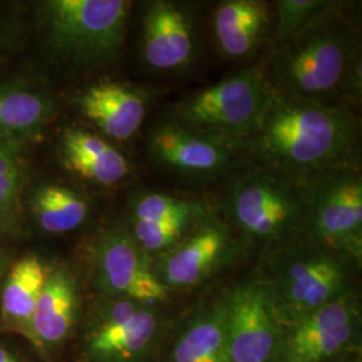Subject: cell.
<instances>
[{
    "mask_svg": "<svg viewBox=\"0 0 362 362\" xmlns=\"http://www.w3.org/2000/svg\"><path fill=\"white\" fill-rule=\"evenodd\" d=\"M357 118L342 105L274 94L257 130L242 145L290 180L346 167L357 140Z\"/></svg>",
    "mask_w": 362,
    "mask_h": 362,
    "instance_id": "6da1fadb",
    "label": "cell"
},
{
    "mask_svg": "<svg viewBox=\"0 0 362 362\" xmlns=\"http://www.w3.org/2000/svg\"><path fill=\"white\" fill-rule=\"evenodd\" d=\"M357 52L353 30L334 8L276 47L262 70L276 95L334 105L341 91L360 93Z\"/></svg>",
    "mask_w": 362,
    "mask_h": 362,
    "instance_id": "7a4b0ae2",
    "label": "cell"
},
{
    "mask_svg": "<svg viewBox=\"0 0 362 362\" xmlns=\"http://www.w3.org/2000/svg\"><path fill=\"white\" fill-rule=\"evenodd\" d=\"M130 6L127 0L42 3L39 16L49 58L73 70L112 64L124 46Z\"/></svg>",
    "mask_w": 362,
    "mask_h": 362,
    "instance_id": "3957f363",
    "label": "cell"
},
{
    "mask_svg": "<svg viewBox=\"0 0 362 362\" xmlns=\"http://www.w3.org/2000/svg\"><path fill=\"white\" fill-rule=\"evenodd\" d=\"M351 266L303 238L272 248L263 278L272 288L282 325L353 293Z\"/></svg>",
    "mask_w": 362,
    "mask_h": 362,
    "instance_id": "277c9868",
    "label": "cell"
},
{
    "mask_svg": "<svg viewBox=\"0 0 362 362\" xmlns=\"http://www.w3.org/2000/svg\"><path fill=\"white\" fill-rule=\"evenodd\" d=\"M163 339L158 306L98 296L83 315L78 362H155Z\"/></svg>",
    "mask_w": 362,
    "mask_h": 362,
    "instance_id": "5b68a950",
    "label": "cell"
},
{
    "mask_svg": "<svg viewBox=\"0 0 362 362\" xmlns=\"http://www.w3.org/2000/svg\"><path fill=\"white\" fill-rule=\"evenodd\" d=\"M272 97L263 70L252 67L180 103L170 122L231 146L242 145L258 128Z\"/></svg>",
    "mask_w": 362,
    "mask_h": 362,
    "instance_id": "8992f818",
    "label": "cell"
},
{
    "mask_svg": "<svg viewBox=\"0 0 362 362\" xmlns=\"http://www.w3.org/2000/svg\"><path fill=\"white\" fill-rule=\"evenodd\" d=\"M305 207L303 239L353 266L362 260V180L350 167L313 173L298 181Z\"/></svg>",
    "mask_w": 362,
    "mask_h": 362,
    "instance_id": "52a82bcc",
    "label": "cell"
},
{
    "mask_svg": "<svg viewBox=\"0 0 362 362\" xmlns=\"http://www.w3.org/2000/svg\"><path fill=\"white\" fill-rule=\"evenodd\" d=\"M230 214L247 240L258 246L272 250L303 236L299 184L269 169L250 172L233 184Z\"/></svg>",
    "mask_w": 362,
    "mask_h": 362,
    "instance_id": "ba28073f",
    "label": "cell"
},
{
    "mask_svg": "<svg viewBox=\"0 0 362 362\" xmlns=\"http://www.w3.org/2000/svg\"><path fill=\"white\" fill-rule=\"evenodd\" d=\"M224 296L231 362H278L284 325L266 279H247Z\"/></svg>",
    "mask_w": 362,
    "mask_h": 362,
    "instance_id": "9c48e42d",
    "label": "cell"
},
{
    "mask_svg": "<svg viewBox=\"0 0 362 362\" xmlns=\"http://www.w3.org/2000/svg\"><path fill=\"white\" fill-rule=\"evenodd\" d=\"M89 262L98 296L129 298L155 306L168 299V290L153 272L152 258L127 228L113 227L98 235L91 245Z\"/></svg>",
    "mask_w": 362,
    "mask_h": 362,
    "instance_id": "30bf717a",
    "label": "cell"
},
{
    "mask_svg": "<svg viewBox=\"0 0 362 362\" xmlns=\"http://www.w3.org/2000/svg\"><path fill=\"white\" fill-rule=\"evenodd\" d=\"M361 339V310L356 293L284 326L278 362H329L353 354Z\"/></svg>",
    "mask_w": 362,
    "mask_h": 362,
    "instance_id": "8fae6325",
    "label": "cell"
},
{
    "mask_svg": "<svg viewBox=\"0 0 362 362\" xmlns=\"http://www.w3.org/2000/svg\"><path fill=\"white\" fill-rule=\"evenodd\" d=\"M238 254V243L228 227L215 219L194 223L168 251L152 259L160 284L172 291H187L206 284L228 266Z\"/></svg>",
    "mask_w": 362,
    "mask_h": 362,
    "instance_id": "7c38bea8",
    "label": "cell"
},
{
    "mask_svg": "<svg viewBox=\"0 0 362 362\" xmlns=\"http://www.w3.org/2000/svg\"><path fill=\"white\" fill-rule=\"evenodd\" d=\"M81 297L74 275L65 266L52 267L33 317L37 353L52 360L74 334L81 314Z\"/></svg>",
    "mask_w": 362,
    "mask_h": 362,
    "instance_id": "4fadbf2b",
    "label": "cell"
},
{
    "mask_svg": "<svg viewBox=\"0 0 362 362\" xmlns=\"http://www.w3.org/2000/svg\"><path fill=\"white\" fill-rule=\"evenodd\" d=\"M233 148L216 139L168 122L151 134V155L163 167L194 176H211L230 168Z\"/></svg>",
    "mask_w": 362,
    "mask_h": 362,
    "instance_id": "5bb4252c",
    "label": "cell"
},
{
    "mask_svg": "<svg viewBox=\"0 0 362 362\" xmlns=\"http://www.w3.org/2000/svg\"><path fill=\"white\" fill-rule=\"evenodd\" d=\"M191 15L172 1H153L143 21L144 61L157 71H175L194 57Z\"/></svg>",
    "mask_w": 362,
    "mask_h": 362,
    "instance_id": "9a60e30c",
    "label": "cell"
},
{
    "mask_svg": "<svg viewBox=\"0 0 362 362\" xmlns=\"http://www.w3.org/2000/svg\"><path fill=\"white\" fill-rule=\"evenodd\" d=\"M81 115L101 130L106 139L125 141L143 125L146 97L143 91L119 81H100L79 93Z\"/></svg>",
    "mask_w": 362,
    "mask_h": 362,
    "instance_id": "2e32d148",
    "label": "cell"
},
{
    "mask_svg": "<svg viewBox=\"0 0 362 362\" xmlns=\"http://www.w3.org/2000/svg\"><path fill=\"white\" fill-rule=\"evenodd\" d=\"M164 362H231L224 293L185 317L169 341Z\"/></svg>",
    "mask_w": 362,
    "mask_h": 362,
    "instance_id": "e0dca14e",
    "label": "cell"
},
{
    "mask_svg": "<svg viewBox=\"0 0 362 362\" xmlns=\"http://www.w3.org/2000/svg\"><path fill=\"white\" fill-rule=\"evenodd\" d=\"M50 266L35 254L11 263L0 287V333L22 337L37 351L33 317Z\"/></svg>",
    "mask_w": 362,
    "mask_h": 362,
    "instance_id": "ac0fdd59",
    "label": "cell"
},
{
    "mask_svg": "<svg viewBox=\"0 0 362 362\" xmlns=\"http://www.w3.org/2000/svg\"><path fill=\"white\" fill-rule=\"evenodd\" d=\"M57 115V101L47 91L25 82L0 83V143L35 141Z\"/></svg>",
    "mask_w": 362,
    "mask_h": 362,
    "instance_id": "d6986e66",
    "label": "cell"
},
{
    "mask_svg": "<svg viewBox=\"0 0 362 362\" xmlns=\"http://www.w3.org/2000/svg\"><path fill=\"white\" fill-rule=\"evenodd\" d=\"M59 156L66 169L98 185L124 180L130 165L125 156L106 139L82 128H66L59 140Z\"/></svg>",
    "mask_w": 362,
    "mask_h": 362,
    "instance_id": "ffe728a7",
    "label": "cell"
},
{
    "mask_svg": "<svg viewBox=\"0 0 362 362\" xmlns=\"http://www.w3.org/2000/svg\"><path fill=\"white\" fill-rule=\"evenodd\" d=\"M269 26L267 4L258 0L221 3L214 15V31L221 52L243 58L257 50Z\"/></svg>",
    "mask_w": 362,
    "mask_h": 362,
    "instance_id": "44dd1931",
    "label": "cell"
},
{
    "mask_svg": "<svg viewBox=\"0 0 362 362\" xmlns=\"http://www.w3.org/2000/svg\"><path fill=\"white\" fill-rule=\"evenodd\" d=\"M28 209L42 233L76 231L90 214L85 196L58 182H43L28 196Z\"/></svg>",
    "mask_w": 362,
    "mask_h": 362,
    "instance_id": "7402d4cb",
    "label": "cell"
},
{
    "mask_svg": "<svg viewBox=\"0 0 362 362\" xmlns=\"http://www.w3.org/2000/svg\"><path fill=\"white\" fill-rule=\"evenodd\" d=\"M23 182L21 146L0 143V235H13L22 227Z\"/></svg>",
    "mask_w": 362,
    "mask_h": 362,
    "instance_id": "603a6c76",
    "label": "cell"
},
{
    "mask_svg": "<svg viewBox=\"0 0 362 362\" xmlns=\"http://www.w3.org/2000/svg\"><path fill=\"white\" fill-rule=\"evenodd\" d=\"M275 8L276 25L274 43L279 47L325 13L337 8V3L329 0H279L275 3Z\"/></svg>",
    "mask_w": 362,
    "mask_h": 362,
    "instance_id": "cb8c5ba5",
    "label": "cell"
},
{
    "mask_svg": "<svg viewBox=\"0 0 362 362\" xmlns=\"http://www.w3.org/2000/svg\"><path fill=\"white\" fill-rule=\"evenodd\" d=\"M197 207L177 197L164 194H145L134 199L132 206V221L168 223L194 221L199 218Z\"/></svg>",
    "mask_w": 362,
    "mask_h": 362,
    "instance_id": "d4e9b609",
    "label": "cell"
},
{
    "mask_svg": "<svg viewBox=\"0 0 362 362\" xmlns=\"http://www.w3.org/2000/svg\"><path fill=\"white\" fill-rule=\"evenodd\" d=\"M10 266H11V257H10V254L4 248L0 247V287H1L3 279H4L6 274L8 272Z\"/></svg>",
    "mask_w": 362,
    "mask_h": 362,
    "instance_id": "484cf974",
    "label": "cell"
},
{
    "mask_svg": "<svg viewBox=\"0 0 362 362\" xmlns=\"http://www.w3.org/2000/svg\"><path fill=\"white\" fill-rule=\"evenodd\" d=\"M0 362H25L13 350L6 348L0 344Z\"/></svg>",
    "mask_w": 362,
    "mask_h": 362,
    "instance_id": "4316f807",
    "label": "cell"
},
{
    "mask_svg": "<svg viewBox=\"0 0 362 362\" xmlns=\"http://www.w3.org/2000/svg\"><path fill=\"white\" fill-rule=\"evenodd\" d=\"M329 362H358V360L353 354H348V356H342V357H338V358H334Z\"/></svg>",
    "mask_w": 362,
    "mask_h": 362,
    "instance_id": "83f0119b",
    "label": "cell"
},
{
    "mask_svg": "<svg viewBox=\"0 0 362 362\" xmlns=\"http://www.w3.org/2000/svg\"><path fill=\"white\" fill-rule=\"evenodd\" d=\"M4 31H6V19H4V13L0 11V40L4 37Z\"/></svg>",
    "mask_w": 362,
    "mask_h": 362,
    "instance_id": "f1b7e54d",
    "label": "cell"
}]
</instances>
